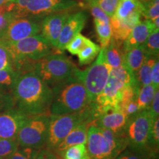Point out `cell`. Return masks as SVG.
<instances>
[{
	"instance_id": "cell-1",
	"label": "cell",
	"mask_w": 159,
	"mask_h": 159,
	"mask_svg": "<svg viewBox=\"0 0 159 159\" xmlns=\"http://www.w3.org/2000/svg\"><path fill=\"white\" fill-rule=\"evenodd\" d=\"M13 107L31 117L51 115L52 89L32 70L18 75L11 89Z\"/></svg>"
},
{
	"instance_id": "cell-2",
	"label": "cell",
	"mask_w": 159,
	"mask_h": 159,
	"mask_svg": "<svg viewBox=\"0 0 159 159\" xmlns=\"http://www.w3.org/2000/svg\"><path fill=\"white\" fill-rule=\"evenodd\" d=\"M77 71L78 69L74 75L51 88V115L76 114L84 111L91 103L86 89L77 75Z\"/></svg>"
},
{
	"instance_id": "cell-3",
	"label": "cell",
	"mask_w": 159,
	"mask_h": 159,
	"mask_svg": "<svg viewBox=\"0 0 159 159\" xmlns=\"http://www.w3.org/2000/svg\"><path fill=\"white\" fill-rule=\"evenodd\" d=\"M85 144L91 159H115L129 143L125 131L114 133L92 124L88 129Z\"/></svg>"
},
{
	"instance_id": "cell-4",
	"label": "cell",
	"mask_w": 159,
	"mask_h": 159,
	"mask_svg": "<svg viewBox=\"0 0 159 159\" xmlns=\"http://www.w3.org/2000/svg\"><path fill=\"white\" fill-rule=\"evenodd\" d=\"M80 5L82 2L78 0H11L5 6L7 13L15 18L42 19L52 13L69 11Z\"/></svg>"
},
{
	"instance_id": "cell-5",
	"label": "cell",
	"mask_w": 159,
	"mask_h": 159,
	"mask_svg": "<svg viewBox=\"0 0 159 159\" xmlns=\"http://www.w3.org/2000/svg\"><path fill=\"white\" fill-rule=\"evenodd\" d=\"M97 119L93 102L84 111L76 114L50 115L48 136L44 148L54 152L55 148L71 130L83 122L92 125Z\"/></svg>"
},
{
	"instance_id": "cell-6",
	"label": "cell",
	"mask_w": 159,
	"mask_h": 159,
	"mask_svg": "<svg viewBox=\"0 0 159 159\" xmlns=\"http://www.w3.org/2000/svg\"><path fill=\"white\" fill-rule=\"evenodd\" d=\"M131 84L137 85L136 79L131 76L124 64L116 69H111L104 89L94 102L98 116L110 109L119 108L123 91Z\"/></svg>"
},
{
	"instance_id": "cell-7",
	"label": "cell",
	"mask_w": 159,
	"mask_h": 159,
	"mask_svg": "<svg viewBox=\"0 0 159 159\" xmlns=\"http://www.w3.org/2000/svg\"><path fill=\"white\" fill-rule=\"evenodd\" d=\"M75 63L63 52L53 53L35 62L34 71L50 88L74 75Z\"/></svg>"
},
{
	"instance_id": "cell-8",
	"label": "cell",
	"mask_w": 159,
	"mask_h": 159,
	"mask_svg": "<svg viewBox=\"0 0 159 159\" xmlns=\"http://www.w3.org/2000/svg\"><path fill=\"white\" fill-rule=\"evenodd\" d=\"M111 68L105 57V49L101 48L97 59L84 71H77V75L86 89L89 101L94 102L101 94L110 77Z\"/></svg>"
},
{
	"instance_id": "cell-9",
	"label": "cell",
	"mask_w": 159,
	"mask_h": 159,
	"mask_svg": "<svg viewBox=\"0 0 159 159\" xmlns=\"http://www.w3.org/2000/svg\"><path fill=\"white\" fill-rule=\"evenodd\" d=\"M10 52L13 63L21 59L38 61L47 55L58 52V49L52 46L41 34L27 37L17 42L5 45Z\"/></svg>"
},
{
	"instance_id": "cell-10",
	"label": "cell",
	"mask_w": 159,
	"mask_h": 159,
	"mask_svg": "<svg viewBox=\"0 0 159 159\" xmlns=\"http://www.w3.org/2000/svg\"><path fill=\"white\" fill-rule=\"evenodd\" d=\"M50 115H39L29 117L16 136L21 148H44L48 136Z\"/></svg>"
},
{
	"instance_id": "cell-11",
	"label": "cell",
	"mask_w": 159,
	"mask_h": 159,
	"mask_svg": "<svg viewBox=\"0 0 159 159\" xmlns=\"http://www.w3.org/2000/svg\"><path fill=\"white\" fill-rule=\"evenodd\" d=\"M154 117L149 109H144L129 118L125 129L129 144L138 148H148L149 136Z\"/></svg>"
},
{
	"instance_id": "cell-12",
	"label": "cell",
	"mask_w": 159,
	"mask_h": 159,
	"mask_svg": "<svg viewBox=\"0 0 159 159\" xmlns=\"http://www.w3.org/2000/svg\"><path fill=\"white\" fill-rule=\"evenodd\" d=\"M40 32L41 24L35 18H13L0 34V43L4 45L13 43L32 35L39 34Z\"/></svg>"
},
{
	"instance_id": "cell-13",
	"label": "cell",
	"mask_w": 159,
	"mask_h": 159,
	"mask_svg": "<svg viewBox=\"0 0 159 159\" xmlns=\"http://www.w3.org/2000/svg\"><path fill=\"white\" fill-rule=\"evenodd\" d=\"M29 116L14 107H9L0 112V139H16L22 125Z\"/></svg>"
},
{
	"instance_id": "cell-14",
	"label": "cell",
	"mask_w": 159,
	"mask_h": 159,
	"mask_svg": "<svg viewBox=\"0 0 159 159\" xmlns=\"http://www.w3.org/2000/svg\"><path fill=\"white\" fill-rule=\"evenodd\" d=\"M87 19L88 15L85 11H78L69 15L61 29L56 45L57 49L61 52L65 50L69 41L84 28Z\"/></svg>"
},
{
	"instance_id": "cell-15",
	"label": "cell",
	"mask_w": 159,
	"mask_h": 159,
	"mask_svg": "<svg viewBox=\"0 0 159 159\" xmlns=\"http://www.w3.org/2000/svg\"><path fill=\"white\" fill-rule=\"evenodd\" d=\"M70 14L69 11L52 13L43 17L40 22L41 35L55 47H56L61 29Z\"/></svg>"
},
{
	"instance_id": "cell-16",
	"label": "cell",
	"mask_w": 159,
	"mask_h": 159,
	"mask_svg": "<svg viewBox=\"0 0 159 159\" xmlns=\"http://www.w3.org/2000/svg\"><path fill=\"white\" fill-rule=\"evenodd\" d=\"M128 119L129 117L119 108L110 109L99 116L92 124L114 133H122L125 131Z\"/></svg>"
},
{
	"instance_id": "cell-17",
	"label": "cell",
	"mask_w": 159,
	"mask_h": 159,
	"mask_svg": "<svg viewBox=\"0 0 159 159\" xmlns=\"http://www.w3.org/2000/svg\"><path fill=\"white\" fill-rule=\"evenodd\" d=\"M155 29L156 28L151 20L145 19L144 21H139L133 28L126 40L122 43L123 52L144 44L147 39Z\"/></svg>"
},
{
	"instance_id": "cell-18",
	"label": "cell",
	"mask_w": 159,
	"mask_h": 159,
	"mask_svg": "<svg viewBox=\"0 0 159 159\" xmlns=\"http://www.w3.org/2000/svg\"><path fill=\"white\" fill-rule=\"evenodd\" d=\"M91 124L87 122L81 123L73 129L63 140L55 148L54 153L59 159H63V153L67 148L77 144H86L88 129Z\"/></svg>"
},
{
	"instance_id": "cell-19",
	"label": "cell",
	"mask_w": 159,
	"mask_h": 159,
	"mask_svg": "<svg viewBox=\"0 0 159 159\" xmlns=\"http://www.w3.org/2000/svg\"><path fill=\"white\" fill-rule=\"evenodd\" d=\"M142 15L138 14L126 20H118L111 18L112 38L119 42H124L134 27L141 21Z\"/></svg>"
},
{
	"instance_id": "cell-20",
	"label": "cell",
	"mask_w": 159,
	"mask_h": 159,
	"mask_svg": "<svg viewBox=\"0 0 159 159\" xmlns=\"http://www.w3.org/2000/svg\"><path fill=\"white\" fill-rule=\"evenodd\" d=\"M148 54L142 45L123 52V64L134 78Z\"/></svg>"
},
{
	"instance_id": "cell-21",
	"label": "cell",
	"mask_w": 159,
	"mask_h": 159,
	"mask_svg": "<svg viewBox=\"0 0 159 159\" xmlns=\"http://www.w3.org/2000/svg\"><path fill=\"white\" fill-rule=\"evenodd\" d=\"M138 14H141L140 1L119 0L114 15L111 18L118 20H126Z\"/></svg>"
},
{
	"instance_id": "cell-22",
	"label": "cell",
	"mask_w": 159,
	"mask_h": 159,
	"mask_svg": "<svg viewBox=\"0 0 159 159\" xmlns=\"http://www.w3.org/2000/svg\"><path fill=\"white\" fill-rule=\"evenodd\" d=\"M122 42H119L114 38L105 47V57L111 69H116L123 64V52Z\"/></svg>"
},
{
	"instance_id": "cell-23",
	"label": "cell",
	"mask_w": 159,
	"mask_h": 159,
	"mask_svg": "<svg viewBox=\"0 0 159 159\" xmlns=\"http://www.w3.org/2000/svg\"><path fill=\"white\" fill-rule=\"evenodd\" d=\"M157 60H158V56L150 54H148L145 57L144 62L135 75V79L139 89L144 85L151 84V71Z\"/></svg>"
},
{
	"instance_id": "cell-24",
	"label": "cell",
	"mask_w": 159,
	"mask_h": 159,
	"mask_svg": "<svg viewBox=\"0 0 159 159\" xmlns=\"http://www.w3.org/2000/svg\"><path fill=\"white\" fill-rule=\"evenodd\" d=\"M158 153L148 148H138L128 144L115 159H152Z\"/></svg>"
},
{
	"instance_id": "cell-25",
	"label": "cell",
	"mask_w": 159,
	"mask_h": 159,
	"mask_svg": "<svg viewBox=\"0 0 159 159\" xmlns=\"http://www.w3.org/2000/svg\"><path fill=\"white\" fill-rule=\"evenodd\" d=\"M158 89H159V88H156L152 84L144 85L139 88L137 91L136 99H135L139 110L142 111L149 108L155 93Z\"/></svg>"
},
{
	"instance_id": "cell-26",
	"label": "cell",
	"mask_w": 159,
	"mask_h": 159,
	"mask_svg": "<svg viewBox=\"0 0 159 159\" xmlns=\"http://www.w3.org/2000/svg\"><path fill=\"white\" fill-rule=\"evenodd\" d=\"M94 28L101 48H105L109 44L112 39V30L111 24L104 23L97 19H94Z\"/></svg>"
},
{
	"instance_id": "cell-27",
	"label": "cell",
	"mask_w": 159,
	"mask_h": 159,
	"mask_svg": "<svg viewBox=\"0 0 159 159\" xmlns=\"http://www.w3.org/2000/svg\"><path fill=\"white\" fill-rule=\"evenodd\" d=\"M100 49L101 47L99 45L91 41L77 55L80 64L83 66L91 63L97 57Z\"/></svg>"
},
{
	"instance_id": "cell-28",
	"label": "cell",
	"mask_w": 159,
	"mask_h": 159,
	"mask_svg": "<svg viewBox=\"0 0 159 159\" xmlns=\"http://www.w3.org/2000/svg\"><path fill=\"white\" fill-rule=\"evenodd\" d=\"M141 2V14L145 19L152 20L159 17V0H148Z\"/></svg>"
},
{
	"instance_id": "cell-29",
	"label": "cell",
	"mask_w": 159,
	"mask_h": 159,
	"mask_svg": "<svg viewBox=\"0 0 159 159\" xmlns=\"http://www.w3.org/2000/svg\"><path fill=\"white\" fill-rule=\"evenodd\" d=\"M91 42L90 39L83 35L81 33H78L66 46L65 49H66L71 55H77L79 52H80Z\"/></svg>"
},
{
	"instance_id": "cell-30",
	"label": "cell",
	"mask_w": 159,
	"mask_h": 159,
	"mask_svg": "<svg viewBox=\"0 0 159 159\" xmlns=\"http://www.w3.org/2000/svg\"><path fill=\"white\" fill-rule=\"evenodd\" d=\"M148 54L158 56L159 54V30L155 29L150 33L146 41L142 45Z\"/></svg>"
},
{
	"instance_id": "cell-31",
	"label": "cell",
	"mask_w": 159,
	"mask_h": 159,
	"mask_svg": "<svg viewBox=\"0 0 159 159\" xmlns=\"http://www.w3.org/2000/svg\"><path fill=\"white\" fill-rule=\"evenodd\" d=\"M159 144V118H154L151 126L148 148L152 152L158 153Z\"/></svg>"
},
{
	"instance_id": "cell-32",
	"label": "cell",
	"mask_w": 159,
	"mask_h": 159,
	"mask_svg": "<svg viewBox=\"0 0 159 159\" xmlns=\"http://www.w3.org/2000/svg\"><path fill=\"white\" fill-rule=\"evenodd\" d=\"M19 145L16 139H0V159H6L15 152Z\"/></svg>"
},
{
	"instance_id": "cell-33",
	"label": "cell",
	"mask_w": 159,
	"mask_h": 159,
	"mask_svg": "<svg viewBox=\"0 0 159 159\" xmlns=\"http://www.w3.org/2000/svg\"><path fill=\"white\" fill-rule=\"evenodd\" d=\"M82 5H85L91 12V15L94 17V19H97L104 23L111 24V19L106 13L99 7L98 4L96 2L82 3Z\"/></svg>"
},
{
	"instance_id": "cell-34",
	"label": "cell",
	"mask_w": 159,
	"mask_h": 159,
	"mask_svg": "<svg viewBox=\"0 0 159 159\" xmlns=\"http://www.w3.org/2000/svg\"><path fill=\"white\" fill-rule=\"evenodd\" d=\"M87 153L86 147L84 144H77L67 148L63 153V159H82Z\"/></svg>"
},
{
	"instance_id": "cell-35",
	"label": "cell",
	"mask_w": 159,
	"mask_h": 159,
	"mask_svg": "<svg viewBox=\"0 0 159 159\" xmlns=\"http://www.w3.org/2000/svg\"><path fill=\"white\" fill-rule=\"evenodd\" d=\"M41 150L19 147L13 153L6 159H35Z\"/></svg>"
},
{
	"instance_id": "cell-36",
	"label": "cell",
	"mask_w": 159,
	"mask_h": 159,
	"mask_svg": "<svg viewBox=\"0 0 159 159\" xmlns=\"http://www.w3.org/2000/svg\"><path fill=\"white\" fill-rule=\"evenodd\" d=\"M18 75L13 71L0 70V89H10L11 91Z\"/></svg>"
},
{
	"instance_id": "cell-37",
	"label": "cell",
	"mask_w": 159,
	"mask_h": 159,
	"mask_svg": "<svg viewBox=\"0 0 159 159\" xmlns=\"http://www.w3.org/2000/svg\"><path fill=\"white\" fill-rule=\"evenodd\" d=\"M0 70L13 71V62L10 52L5 46L1 43H0Z\"/></svg>"
},
{
	"instance_id": "cell-38",
	"label": "cell",
	"mask_w": 159,
	"mask_h": 159,
	"mask_svg": "<svg viewBox=\"0 0 159 159\" xmlns=\"http://www.w3.org/2000/svg\"><path fill=\"white\" fill-rule=\"evenodd\" d=\"M119 1V0H99L97 4L111 19L114 15Z\"/></svg>"
},
{
	"instance_id": "cell-39",
	"label": "cell",
	"mask_w": 159,
	"mask_h": 159,
	"mask_svg": "<svg viewBox=\"0 0 159 159\" xmlns=\"http://www.w3.org/2000/svg\"><path fill=\"white\" fill-rule=\"evenodd\" d=\"M119 109L122 111V112L128 116L129 118L132 117L134 115H136L137 113H139L140 110H139L138 105H137L136 101L133 100L130 102H128L125 104L121 105L119 107Z\"/></svg>"
},
{
	"instance_id": "cell-40",
	"label": "cell",
	"mask_w": 159,
	"mask_h": 159,
	"mask_svg": "<svg viewBox=\"0 0 159 159\" xmlns=\"http://www.w3.org/2000/svg\"><path fill=\"white\" fill-rule=\"evenodd\" d=\"M5 5L0 7V34L6 28L10 21L13 19V18H15L11 13H7Z\"/></svg>"
},
{
	"instance_id": "cell-41",
	"label": "cell",
	"mask_w": 159,
	"mask_h": 159,
	"mask_svg": "<svg viewBox=\"0 0 159 159\" xmlns=\"http://www.w3.org/2000/svg\"><path fill=\"white\" fill-rule=\"evenodd\" d=\"M149 111H150L152 116L154 118L158 117L159 115V89H158L155 93V95L152 98V102H151L150 107H149Z\"/></svg>"
},
{
	"instance_id": "cell-42",
	"label": "cell",
	"mask_w": 159,
	"mask_h": 159,
	"mask_svg": "<svg viewBox=\"0 0 159 159\" xmlns=\"http://www.w3.org/2000/svg\"><path fill=\"white\" fill-rule=\"evenodd\" d=\"M151 84L159 88V61L157 60L151 71Z\"/></svg>"
},
{
	"instance_id": "cell-43",
	"label": "cell",
	"mask_w": 159,
	"mask_h": 159,
	"mask_svg": "<svg viewBox=\"0 0 159 159\" xmlns=\"http://www.w3.org/2000/svg\"><path fill=\"white\" fill-rule=\"evenodd\" d=\"M35 159H59L56 155L52 151L47 150V148H43L39 151V152Z\"/></svg>"
},
{
	"instance_id": "cell-44",
	"label": "cell",
	"mask_w": 159,
	"mask_h": 159,
	"mask_svg": "<svg viewBox=\"0 0 159 159\" xmlns=\"http://www.w3.org/2000/svg\"><path fill=\"white\" fill-rule=\"evenodd\" d=\"M0 105L13 106L11 95L5 94L4 91L2 89H0Z\"/></svg>"
},
{
	"instance_id": "cell-45",
	"label": "cell",
	"mask_w": 159,
	"mask_h": 159,
	"mask_svg": "<svg viewBox=\"0 0 159 159\" xmlns=\"http://www.w3.org/2000/svg\"><path fill=\"white\" fill-rule=\"evenodd\" d=\"M11 0H0V7L6 5L7 3H8Z\"/></svg>"
},
{
	"instance_id": "cell-46",
	"label": "cell",
	"mask_w": 159,
	"mask_h": 159,
	"mask_svg": "<svg viewBox=\"0 0 159 159\" xmlns=\"http://www.w3.org/2000/svg\"><path fill=\"white\" fill-rule=\"evenodd\" d=\"M9 107H13V106H10V105H0V112L4 109L9 108Z\"/></svg>"
},
{
	"instance_id": "cell-47",
	"label": "cell",
	"mask_w": 159,
	"mask_h": 159,
	"mask_svg": "<svg viewBox=\"0 0 159 159\" xmlns=\"http://www.w3.org/2000/svg\"><path fill=\"white\" fill-rule=\"evenodd\" d=\"M83 1L85 2L84 3H86V2H98L99 0H83Z\"/></svg>"
},
{
	"instance_id": "cell-48",
	"label": "cell",
	"mask_w": 159,
	"mask_h": 159,
	"mask_svg": "<svg viewBox=\"0 0 159 159\" xmlns=\"http://www.w3.org/2000/svg\"><path fill=\"white\" fill-rule=\"evenodd\" d=\"M139 1H140V2H143V1H148V0H139Z\"/></svg>"
}]
</instances>
